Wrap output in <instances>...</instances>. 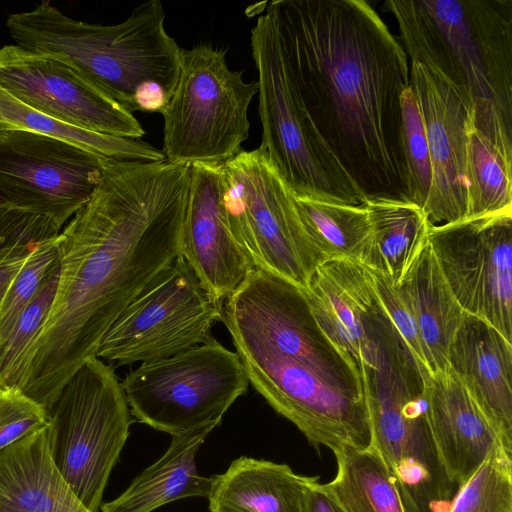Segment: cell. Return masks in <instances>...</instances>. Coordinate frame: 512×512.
<instances>
[{
  "label": "cell",
  "instance_id": "16",
  "mask_svg": "<svg viewBox=\"0 0 512 512\" xmlns=\"http://www.w3.org/2000/svg\"><path fill=\"white\" fill-rule=\"evenodd\" d=\"M409 84L417 100L432 167L426 215L433 225L467 218V142L471 120L458 91L437 71L410 60Z\"/></svg>",
  "mask_w": 512,
  "mask_h": 512
},
{
  "label": "cell",
  "instance_id": "4",
  "mask_svg": "<svg viewBox=\"0 0 512 512\" xmlns=\"http://www.w3.org/2000/svg\"><path fill=\"white\" fill-rule=\"evenodd\" d=\"M410 60L437 71L512 162V0H387Z\"/></svg>",
  "mask_w": 512,
  "mask_h": 512
},
{
  "label": "cell",
  "instance_id": "1",
  "mask_svg": "<svg viewBox=\"0 0 512 512\" xmlns=\"http://www.w3.org/2000/svg\"><path fill=\"white\" fill-rule=\"evenodd\" d=\"M190 167L109 159L58 235L60 275L19 389L46 411L123 310L182 256Z\"/></svg>",
  "mask_w": 512,
  "mask_h": 512
},
{
  "label": "cell",
  "instance_id": "27",
  "mask_svg": "<svg viewBox=\"0 0 512 512\" xmlns=\"http://www.w3.org/2000/svg\"><path fill=\"white\" fill-rule=\"evenodd\" d=\"M334 479L324 487L345 512H405L398 490L376 448H342L333 453Z\"/></svg>",
  "mask_w": 512,
  "mask_h": 512
},
{
  "label": "cell",
  "instance_id": "32",
  "mask_svg": "<svg viewBox=\"0 0 512 512\" xmlns=\"http://www.w3.org/2000/svg\"><path fill=\"white\" fill-rule=\"evenodd\" d=\"M402 123L409 201L426 212L432 186V167L422 115L410 84L402 94Z\"/></svg>",
  "mask_w": 512,
  "mask_h": 512
},
{
  "label": "cell",
  "instance_id": "24",
  "mask_svg": "<svg viewBox=\"0 0 512 512\" xmlns=\"http://www.w3.org/2000/svg\"><path fill=\"white\" fill-rule=\"evenodd\" d=\"M217 427L209 424L173 435L167 451L140 473L117 498L101 504L102 512H152L170 502L207 498L211 479L199 474L196 454Z\"/></svg>",
  "mask_w": 512,
  "mask_h": 512
},
{
  "label": "cell",
  "instance_id": "7",
  "mask_svg": "<svg viewBox=\"0 0 512 512\" xmlns=\"http://www.w3.org/2000/svg\"><path fill=\"white\" fill-rule=\"evenodd\" d=\"M257 70L263 151L295 196L348 204L365 197L317 132L291 80L272 14L265 9L251 30Z\"/></svg>",
  "mask_w": 512,
  "mask_h": 512
},
{
  "label": "cell",
  "instance_id": "14",
  "mask_svg": "<svg viewBox=\"0 0 512 512\" xmlns=\"http://www.w3.org/2000/svg\"><path fill=\"white\" fill-rule=\"evenodd\" d=\"M428 241L461 308L512 340V211L431 224Z\"/></svg>",
  "mask_w": 512,
  "mask_h": 512
},
{
  "label": "cell",
  "instance_id": "17",
  "mask_svg": "<svg viewBox=\"0 0 512 512\" xmlns=\"http://www.w3.org/2000/svg\"><path fill=\"white\" fill-rule=\"evenodd\" d=\"M224 194L223 164L190 167L182 257L221 308L254 269L232 234Z\"/></svg>",
  "mask_w": 512,
  "mask_h": 512
},
{
  "label": "cell",
  "instance_id": "23",
  "mask_svg": "<svg viewBox=\"0 0 512 512\" xmlns=\"http://www.w3.org/2000/svg\"><path fill=\"white\" fill-rule=\"evenodd\" d=\"M316 478L287 464L241 456L210 478L209 511L304 512L306 489Z\"/></svg>",
  "mask_w": 512,
  "mask_h": 512
},
{
  "label": "cell",
  "instance_id": "8",
  "mask_svg": "<svg viewBox=\"0 0 512 512\" xmlns=\"http://www.w3.org/2000/svg\"><path fill=\"white\" fill-rule=\"evenodd\" d=\"M55 467L89 512H99L110 473L132 423L121 382L111 365L86 359L47 410Z\"/></svg>",
  "mask_w": 512,
  "mask_h": 512
},
{
  "label": "cell",
  "instance_id": "31",
  "mask_svg": "<svg viewBox=\"0 0 512 512\" xmlns=\"http://www.w3.org/2000/svg\"><path fill=\"white\" fill-rule=\"evenodd\" d=\"M59 275L60 259L0 347V388L20 387L26 354L46 322L56 295Z\"/></svg>",
  "mask_w": 512,
  "mask_h": 512
},
{
  "label": "cell",
  "instance_id": "15",
  "mask_svg": "<svg viewBox=\"0 0 512 512\" xmlns=\"http://www.w3.org/2000/svg\"><path fill=\"white\" fill-rule=\"evenodd\" d=\"M0 86L35 110L99 134L140 139L137 118L61 59L16 44L0 48Z\"/></svg>",
  "mask_w": 512,
  "mask_h": 512
},
{
  "label": "cell",
  "instance_id": "6",
  "mask_svg": "<svg viewBox=\"0 0 512 512\" xmlns=\"http://www.w3.org/2000/svg\"><path fill=\"white\" fill-rule=\"evenodd\" d=\"M377 357L363 368L372 445L398 490L405 512H449L458 490L436 445L425 376L380 310L374 320Z\"/></svg>",
  "mask_w": 512,
  "mask_h": 512
},
{
  "label": "cell",
  "instance_id": "3",
  "mask_svg": "<svg viewBox=\"0 0 512 512\" xmlns=\"http://www.w3.org/2000/svg\"><path fill=\"white\" fill-rule=\"evenodd\" d=\"M249 383L314 446L372 445L362 376L316 321L302 288L251 270L222 307Z\"/></svg>",
  "mask_w": 512,
  "mask_h": 512
},
{
  "label": "cell",
  "instance_id": "2",
  "mask_svg": "<svg viewBox=\"0 0 512 512\" xmlns=\"http://www.w3.org/2000/svg\"><path fill=\"white\" fill-rule=\"evenodd\" d=\"M297 93L325 145L366 199L408 200L402 94L408 56L364 0H273Z\"/></svg>",
  "mask_w": 512,
  "mask_h": 512
},
{
  "label": "cell",
  "instance_id": "35",
  "mask_svg": "<svg viewBox=\"0 0 512 512\" xmlns=\"http://www.w3.org/2000/svg\"><path fill=\"white\" fill-rule=\"evenodd\" d=\"M48 423L46 409L19 388H0V451Z\"/></svg>",
  "mask_w": 512,
  "mask_h": 512
},
{
  "label": "cell",
  "instance_id": "28",
  "mask_svg": "<svg viewBox=\"0 0 512 512\" xmlns=\"http://www.w3.org/2000/svg\"><path fill=\"white\" fill-rule=\"evenodd\" d=\"M10 131L45 134L116 160L160 161L159 150L141 139L86 131L53 119L25 104L0 86V135Z\"/></svg>",
  "mask_w": 512,
  "mask_h": 512
},
{
  "label": "cell",
  "instance_id": "29",
  "mask_svg": "<svg viewBox=\"0 0 512 512\" xmlns=\"http://www.w3.org/2000/svg\"><path fill=\"white\" fill-rule=\"evenodd\" d=\"M467 133V217L512 211V162L472 121Z\"/></svg>",
  "mask_w": 512,
  "mask_h": 512
},
{
  "label": "cell",
  "instance_id": "13",
  "mask_svg": "<svg viewBox=\"0 0 512 512\" xmlns=\"http://www.w3.org/2000/svg\"><path fill=\"white\" fill-rule=\"evenodd\" d=\"M221 318L222 308L180 256L123 310L96 356L119 365L168 358L210 340Z\"/></svg>",
  "mask_w": 512,
  "mask_h": 512
},
{
  "label": "cell",
  "instance_id": "5",
  "mask_svg": "<svg viewBox=\"0 0 512 512\" xmlns=\"http://www.w3.org/2000/svg\"><path fill=\"white\" fill-rule=\"evenodd\" d=\"M161 1L136 7L124 21L91 24L64 15L49 1L10 14L16 45L53 55L128 112H161L176 86L182 48L164 26Z\"/></svg>",
  "mask_w": 512,
  "mask_h": 512
},
{
  "label": "cell",
  "instance_id": "36",
  "mask_svg": "<svg viewBox=\"0 0 512 512\" xmlns=\"http://www.w3.org/2000/svg\"><path fill=\"white\" fill-rule=\"evenodd\" d=\"M49 240L51 239L32 231L0 226V305L10 284L31 253Z\"/></svg>",
  "mask_w": 512,
  "mask_h": 512
},
{
  "label": "cell",
  "instance_id": "37",
  "mask_svg": "<svg viewBox=\"0 0 512 512\" xmlns=\"http://www.w3.org/2000/svg\"><path fill=\"white\" fill-rule=\"evenodd\" d=\"M318 479L313 480L306 489L304 512H345Z\"/></svg>",
  "mask_w": 512,
  "mask_h": 512
},
{
  "label": "cell",
  "instance_id": "18",
  "mask_svg": "<svg viewBox=\"0 0 512 512\" xmlns=\"http://www.w3.org/2000/svg\"><path fill=\"white\" fill-rule=\"evenodd\" d=\"M303 290L323 332L360 374L363 368H374L377 299L364 266L346 258L327 260L316 267Z\"/></svg>",
  "mask_w": 512,
  "mask_h": 512
},
{
  "label": "cell",
  "instance_id": "34",
  "mask_svg": "<svg viewBox=\"0 0 512 512\" xmlns=\"http://www.w3.org/2000/svg\"><path fill=\"white\" fill-rule=\"evenodd\" d=\"M363 266L379 305L388 320L398 333L423 375L425 377L430 375L417 325L400 296L397 287L385 273L372 267Z\"/></svg>",
  "mask_w": 512,
  "mask_h": 512
},
{
  "label": "cell",
  "instance_id": "12",
  "mask_svg": "<svg viewBox=\"0 0 512 512\" xmlns=\"http://www.w3.org/2000/svg\"><path fill=\"white\" fill-rule=\"evenodd\" d=\"M109 159L45 134L0 135V218L61 230L89 200Z\"/></svg>",
  "mask_w": 512,
  "mask_h": 512
},
{
  "label": "cell",
  "instance_id": "9",
  "mask_svg": "<svg viewBox=\"0 0 512 512\" xmlns=\"http://www.w3.org/2000/svg\"><path fill=\"white\" fill-rule=\"evenodd\" d=\"M257 93V81L229 68L226 50L182 48L176 86L160 112L165 160L191 167L233 158L249 137L248 108Z\"/></svg>",
  "mask_w": 512,
  "mask_h": 512
},
{
  "label": "cell",
  "instance_id": "25",
  "mask_svg": "<svg viewBox=\"0 0 512 512\" xmlns=\"http://www.w3.org/2000/svg\"><path fill=\"white\" fill-rule=\"evenodd\" d=\"M363 203L372 227L370 254L364 265L385 273L397 286L427 241L431 223L425 212L408 200L372 198Z\"/></svg>",
  "mask_w": 512,
  "mask_h": 512
},
{
  "label": "cell",
  "instance_id": "22",
  "mask_svg": "<svg viewBox=\"0 0 512 512\" xmlns=\"http://www.w3.org/2000/svg\"><path fill=\"white\" fill-rule=\"evenodd\" d=\"M397 290L411 313L430 375L448 367V351L464 310L453 295L427 239Z\"/></svg>",
  "mask_w": 512,
  "mask_h": 512
},
{
  "label": "cell",
  "instance_id": "30",
  "mask_svg": "<svg viewBox=\"0 0 512 512\" xmlns=\"http://www.w3.org/2000/svg\"><path fill=\"white\" fill-rule=\"evenodd\" d=\"M449 512H512V453L501 442L459 486Z\"/></svg>",
  "mask_w": 512,
  "mask_h": 512
},
{
  "label": "cell",
  "instance_id": "33",
  "mask_svg": "<svg viewBox=\"0 0 512 512\" xmlns=\"http://www.w3.org/2000/svg\"><path fill=\"white\" fill-rule=\"evenodd\" d=\"M59 259L57 236L40 244L15 276L0 305V347Z\"/></svg>",
  "mask_w": 512,
  "mask_h": 512
},
{
  "label": "cell",
  "instance_id": "26",
  "mask_svg": "<svg viewBox=\"0 0 512 512\" xmlns=\"http://www.w3.org/2000/svg\"><path fill=\"white\" fill-rule=\"evenodd\" d=\"M304 229L324 261L346 258L366 264L372 243V227L364 203L295 196Z\"/></svg>",
  "mask_w": 512,
  "mask_h": 512
},
{
  "label": "cell",
  "instance_id": "20",
  "mask_svg": "<svg viewBox=\"0 0 512 512\" xmlns=\"http://www.w3.org/2000/svg\"><path fill=\"white\" fill-rule=\"evenodd\" d=\"M424 383L434 439L450 479L459 488L500 439L449 367L428 375Z\"/></svg>",
  "mask_w": 512,
  "mask_h": 512
},
{
  "label": "cell",
  "instance_id": "21",
  "mask_svg": "<svg viewBox=\"0 0 512 512\" xmlns=\"http://www.w3.org/2000/svg\"><path fill=\"white\" fill-rule=\"evenodd\" d=\"M0 512H89L54 465L48 425L0 451Z\"/></svg>",
  "mask_w": 512,
  "mask_h": 512
},
{
  "label": "cell",
  "instance_id": "11",
  "mask_svg": "<svg viewBox=\"0 0 512 512\" xmlns=\"http://www.w3.org/2000/svg\"><path fill=\"white\" fill-rule=\"evenodd\" d=\"M248 385L238 354L213 337L171 357L142 363L121 381L131 415L171 436L218 426Z\"/></svg>",
  "mask_w": 512,
  "mask_h": 512
},
{
  "label": "cell",
  "instance_id": "10",
  "mask_svg": "<svg viewBox=\"0 0 512 512\" xmlns=\"http://www.w3.org/2000/svg\"><path fill=\"white\" fill-rule=\"evenodd\" d=\"M223 171L229 225L252 267L306 289L325 261L304 229L291 189L259 147L241 150Z\"/></svg>",
  "mask_w": 512,
  "mask_h": 512
},
{
  "label": "cell",
  "instance_id": "19",
  "mask_svg": "<svg viewBox=\"0 0 512 512\" xmlns=\"http://www.w3.org/2000/svg\"><path fill=\"white\" fill-rule=\"evenodd\" d=\"M448 367L512 453V343L493 326L464 311L449 347Z\"/></svg>",
  "mask_w": 512,
  "mask_h": 512
}]
</instances>
